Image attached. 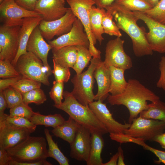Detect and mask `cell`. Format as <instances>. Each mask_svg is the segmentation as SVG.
I'll list each match as a JSON object with an SVG mask.
<instances>
[{
    "label": "cell",
    "instance_id": "obj_1",
    "mask_svg": "<svg viewBox=\"0 0 165 165\" xmlns=\"http://www.w3.org/2000/svg\"><path fill=\"white\" fill-rule=\"evenodd\" d=\"M112 15L120 29L125 32L130 38L134 53L137 57L152 55L153 51L146 39L144 28L137 24L138 20L133 11L114 2L105 8Z\"/></svg>",
    "mask_w": 165,
    "mask_h": 165
},
{
    "label": "cell",
    "instance_id": "obj_2",
    "mask_svg": "<svg viewBox=\"0 0 165 165\" xmlns=\"http://www.w3.org/2000/svg\"><path fill=\"white\" fill-rule=\"evenodd\" d=\"M127 82L123 93L114 96L109 94L107 99L111 105H123L128 109L130 114L128 123L131 124L142 111L148 108L147 101L155 102L160 99L138 80L129 79Z\"/></svg>",
    "mask_w": 165,
    "mask_h": 165
},
{
    "label": "cell",
    "instance_id": "obj_3",
    "mask_svg": "<svg viewBox=\"0 0 165 165\" xmlns=\"http://www.w3.org/2000/svg\"><path fill=\"white\" fill-rule=\"evenodd\" d=\"M63 97L64 101L56 108L65 112L91 133L97 132L102 135L108 133L105 127L99 120L89 105L81 104L71 92L64 91Z\"/></svg>",
    "mask_w": 165,
    "mask_h": 165
},
{
    "label": "cell",
    "instance_id": "obj_4",
    "mask_svg": "<svg viewBox=\"0 0 165 165\" xmlns=\"http://www.w3.org/2000/svg\"><path fill=\"white\" fill-rule=\"evenodd\" d=\"M46 141L43 137L29 136L7 150L12 160L24 163L38 162L49 157Z\"/></svg>",
    "mask_w": 165,
    "mask_h": 165
},
{
    "label": "cell",
    "instance_id": "obj_5",
    "mask_svg": "<svg viewBox=\"0 0 165 165\" xmlns=\"http://www.w3.org/2000/svg\"><path fill=\"white\" fill-rule=\"evenodd\" d=\"M99 58L93 57L87 69L79 74H76L71 80L73 88L71 92L82 105H89L94 100V73Z\"/></svg>",
    "mask_w": 165,
    "mask_h": 165
},
{
    "label": "cell",
    "instance_id": "obj_6",
    "mask_svg": "<svg viewBox=\"0 0 165 165\" xmlns=\"http://www.w3.org/2000/svg\"><path fill=\"white\" fill-rule=\"evenodd\" d=\"M15 68L23 77L50 86L49 78L52 73L47 70L42 61L32 53L27 52L20 56Z\"/></svg>",
    "mask_w": 165,
    "mask_h": 165
},
{
    "label": "cell",
    "instance_id": "obj_7",
    "mask_svg": "<svg viewBox=\"0 0 165 165\" xmlns=\"http://www.w3.org/2000/svg\"><path fill=\"white\" fill-rule=\"evenodd\" d=\"M165 130V121L147 119L140 116L134 119L124 134L144 141H153L155 137Z\"/></svg>",
    "mask_w": 165,
    "mask_h": 165
},
{
    "label": "cell",
    "instance_id": "obj_8",
    "mask_svg": "<svg viewBox=\"0 0 165 165\" xmlns=\"http://www.w3.org/2000/svg\"><path fill=\"white\" fill-rule=\"evenodd\" d=\"M133 12L138 19L143 21L147 26L149 31L145 32V36L153 51L165 53V24L156 21L144 13Z\"/></svg>",
    "mask_w": 165,
    "mask_h": 165
},
{
    "label": "cell",
    "instance_id": "obj_9",
    "mask_svg": "<svg viewBox=\"0 0 165 165\" xmlns=\"http://www.w3.org/2000/svg\"><path fill=\"white\" fill-rule=\"evenodd\" d=\"M74 15L81 22L89 40V50L93 57L101 58L100 50L95 46L96 43L94 40L90 30L89 14L95 2L93 0H66Z\"/></svg>",
    "mask_w": 165,
    "mask_h": 165
},
{
    "label": "cell",
    "instance_id": "obj_10",
    "mask_svg": "<svg viewBox=\"0 0 165 165\" xmlns=\"http://www.w3.org/2000/svg\"><path fill=\"white\" fill-rule=\"evenodd\" d=\"M0 4V21L5 25L21 26L25 18L42 16L19 6L15 0H4Z\"/></svg>",
    "mask_w": 165,
    "mask_h": 165
},
{
    "label": "cell",
    "instance_id": "obj_11",
    "mask_svg": "<svg viewBox=\"0 0 165 165\" xmlns=\"http://www.w3.org/2000/svg\"><path fill=\"white\" fill-rule=\"evenodd\" d=\"M125 41L120 37L108 41L106 44L105 58L104 62L109 67L113 66L122 68L125 71L133 66L131 57L125 52L123 45Z\"/></svg>",
    "mask_w": 165,
    "mask_h": 165
},
{
    "label": "cell",
    "instance_id": "obj_12",
    "mask_svg": "<svg viewBox=\"0 0 165 165\" xmlns=\"http://www.w3.org/2000/svg\"><path fill=\"white\" fill-rule=\"evenodd\" d=\"M77 18L69 8L66 14L61 18L50 21L43 19L38 27L44 38L50 41L55 36L59 37L68 32Z\"/></svg>",
    "mask_w": 165,
    "mask_h": 165
},
{
    "label": "cell",
    "instance_id": "obj_13",
    "mask_svg": "<svg viewBox=\"0 0 165 165\" xmlns=\"http://www.w3.org/2000/svg\"><path fill=\"white\" fill-rule=\"evenodd\" d=\"M20 26L0 27V60H8L11 62L17 54L19 45Z\"/></svg>",
    "mask_w": 165,
    "mask_h": 165
},
{
    "label": "cell",
    "instance_id": "obj_14",
    "mask_svg": "<svg viewBox=\"0 0 165 165\" xmlns=\"http://www.w3.org/2000/svg\"><path fill=\"white\" fill-rule=\"evenodd\" d=\"M48 43L52 48H58L71 46L83 45L89 48L90 41L84 27L77 18L74 22L71 30L68 33L58 37Z\"/></svg>",
    "mask_w": 165,
    "mask_h": 165
},
{
    "label": "cell",
    "instance_id": "obj_15",
    "mask_svg": "<svg viewBox=\"0 0 165 165\" xmlns=\"http://www.w3.org/2000/svg\"><path fill=\"white\" fill-rule=\"evenodd\" d=\"M31 133L28 130L10 124L5 119L0 121V148L6 150L12 148Z\"/></svg>",
    "mask_w": 165,
    "mask_h": 165
},
{
    "label": "cell",
    "instance_id": "obj_16",
    "mask_svg": "<svg viewBox=\"0 0 165 165\" xmlns=\"http://www.w3.org/2000/svg\"><path fill=\"white\" fill-rule=\"evenodd\" d=\"M89 106L99 120L105 127L109 133H124L131 124H122L116 121L107 108L106 104L98 100L93 101Z\"/></svg>",
    "mask_w": 165,
    "mask_h": 165
},
{
    "label": "cell",
    "instance_id": "obj_17",
    "mask_svg": "<svg viewBox=\"0 0 165 165\" xmlns=\"http://www.w3.org/2000/svg\"><path fill=\"white\" fill-rule=\"evenodd\" d=\"M91 142V132L80 125L73 141L70 144V157L78 161L86 162L88 158Z\"/></svg>",
    "mask_w": 165,
    "mask_h": 165
},
{
    "label": "cell",
    "instance_id": "obj_18",
    "mask_svg": "<svg viewBox=\"0 0 165 165\" xmlns=\"http://www.w3.org/2000/svg\"><path fill=\"white\" fill-rule=\"evenodd\" d=\"M52 48L45 40L38 26L33 30L29 38L27 51L32 53L39 58L47 70L51 73L52 70L48 63V56L49 51Z\"/></svg>",
    "mask_w": 165,
    "mask_h": 165
},
{
    "label": "cell",
    "instance_id": "obj_19",
    "mask_svg": "<svg viewBox=\"0 0 165 165\" xmlns=\"http://www.w3.org/2000/svg\"><path fill=\"white\" fill-rule=\"evenodd\" d=\"M66 0H38L34 11L44 20L50 21L63 16L69 8L65 7Z\"/></svg>",
    "mask_w": 165,
    "mask_h": 165
},
{
    "label": "cell",
    "instance_id": "obj_20",
    "mask_svg": "<svg viewBox=\"0 0 165 165\" xmlns=\"http://www.w3.org/2000/svg\"><path fill=\"white\" fill-rule=\"evenodd\" d=\"M94 76L98 86L97 92L95 95L94 100H100L103 102L109 95L110 73L109 67L105 65L101 58L98 60Z\"/></svg>",
    "mask_w": 165,
    "mask_h": 165
},
{
    "label": "cell",
    "instance_id": "obj_21",
    "mask_svg": "<svg viewBox=\"0 0 165 165\" xmlns=\"http://www.w3.org/2000/svg\"><path fill=\"white\" fill-rule=\"evenodd\" d=\"M43 19L42 16L24 18L19 32V45L18 51L15 58L11 62L15 67L20 57L27 52L26 49L27 44L32 32Z\"/></svg>",
    "mask_w": 165,
    "mask_h": 165
},
{
    "label": "cell",
    "instance_id": "obj_22",
    "mask_svg": "<svg viewBox=\"0 0 165 165\" xmlns=\"http://www.w3.org/2000/svg\"><path fill=\"white\" fill-rule=\"evenodd\" d=\"M53 60L65 67L73 68L77 57L76 46H65L52 49Z\"/></svg>",
    "mask_w": 165,
    "mask_h": 165
},
{
    "label": "cell",
    "instance_id": "obj_23",
    "mask_svg": "<svg viewBox=\"0 0 165 165\" xmlns=\"http://www.w3.org/2000/svg\"><path fill=\"white\" fill-rule=\"evenodd\" d=\"M105 9L96 7L94 6L89 14L90 27L93 38L96 42L97 41L100 44L104 40L102 35L105 33L102 19Z\"/></svg>",
    "mask_w": 165,
    "mask_h": 165
},
{
    "label": "cell",
    "instance_id": "obj_24",
    "mask_svg": "<svg viewBox=\"0 0 165 165\" xmlns=\"http://www.w3.org/2000/svg\"><path fill=\"white\" fill-rule=\"evenodd\" d=\"M102 135L97 132L91 133V142L87 160V165H102L101 153L104 145Z\"/></svg>",
    "mask_w": 165,
    "mask_h": 165
},
{
    "label": "cell",
    "instance_id": "obj_25",
    "mask_svg": "<svg viewBox=\"0 0 165 165\" xmlns=\"http://www.w3.org/2000/svg\"><path fill=\"white\" fill-rule=\"evenodd\" d=\"M80 125L69 116L67 120L53 128L51 132L55 136L61 138L70 144L73 141Z\"/></svg>",
    "mask_w": 165,
    "mask_h": 165
},
{
    "label": "cell",
    "instance_id": "obj_26",
    "mask_svg": "<svg viewBox=\"0 0 165 165\" xmlns=\"http://www.w3.org/2000/svg\"><path fill=\"white\" fill-rule=\"evenodd\" d=\"M110 73V84L109 92L112 95L123 93L127 85L124 77V69L113 66L109 67Z\"/></svg>",
    "mask_w": 165,
    "mask_h": 165
},
{
    "label": "cell",
    "instance_id": "obj_27",
    "mask_svg": "<svg viewBox=\"0 0 165 165\" xmlns=\"http://www.w3.org/2000/svg\"><path fill=\"white\" fill-rule=\"evenodd\" d=\"M30 120L35 125H43L46 127H51L53 128L61 125L65 120L59 114L44 115L39 112H35Z\"/></svg>",
    "mask_w": 165,
    "mask_h": 165
},
{
    "label": "cell",
    "instance_id": "obj_28",
    "mask_svg": "<svg viewBox=\"0 0 165 165\" xmlns=\"http://www.w3.org/2000/svg\"><path fill=\"white\" fill-rule=\"evenodd\" d=\"M139 116L145 119L165 121V103L160 100L148 104V108L142 111Z\"/></svg>",
    "mask_w": 165,
    "mask_h": 165
},
{
    "label": "cell",
    "instance_id": "obj_29",
    "mask_svg": "<svg viewBox=\"0 0 165 165\" xmlns=\"http://www.w3.org/2000/svg\"><path fill=\"white\" fill-rule=\"evenodd\" d=\"M44 133L48 146V153L49 157L56 160L60 165H69V160L59 148L57 143L53 139L49 130L47 128L44 130Z\"/></svg>",
    "mask_w": 165,
    "mask_h": 165
},
{
    "label": "cell",
    "instance_id": "obj_30",
    "mask_svg": "<svg viewBox=\"0 0 165 165\" xmlns=\"http://www.w3.org/2000/svg\"><path fill=\"white\" fill-rule=\"evenodd\" d=\"M77 57L73 69L79 74L81 73L92 59V55L89 49L83 45L77 46Z\"/></svg>",
    "mask_w": 165,
    "mask_h": 165
},
{
    "label": "cell",
    "instance_id": "obj_31",
    "mask_svg": "<svg viewBox=\"0 0 165 165\" xmlns=\"http://www.w3.org/2000/svg\"><path fill=\"white\" fill-rule=\"evenodd\" d=\"M113 16L109 11L104 10L102 19V24L104 33L110 36L120 37L122 34L117 24L113 21Z\"/></svg>",
    "mask_w": 165,
    "mask_h": 165
},
{
    "label": "cell",
    "instance_id": "obj_32",
    "mask_svg": "<svg viewBox=\"0 0 165 165\" xmlns=\"http://www.w3.org/2000/svg\"><path fill=\"white\" fill-rule=\"evenodd\" d=\"M114 2L132 11L144 13L152 8L145 0H115Z\"/></svg>",
    "mask_w": 165,
    "mask_h": 165
},
{
    "label": "cell",
    "instance_id": "obj_33",
    "mask_svg": "<svg viewBox=\"0 0 165 165\" xmlns=\"http://www.w3.org/2000/svg\"><path fill=\"white\" fill-rule=\"evenodd\" d=\"M22 94L23 101L28 105L31 103L41 105L47 100L45 94L40 88L32 90Z\"/></svg>",
    "mask_w": 165,
    "mask_h": 165
},
{
    "label": "cell",
    "instance_id": "obj_34",
    "mask_svg": "<svg viewBox=\"0 0 165 165\" xmlns=\"http://www.w3.org/2000/svg\"><path fill=\"white\" fill-rule=\"evenodd\" d=\"M6 101L7 108H11L23 102L22 94L12 86H10L2 91Z\"/></svg>",
    "mask_w": 165,
    "mask_h": 165
},
{
    "label": "cell",
    "instance_id": "obj_35",
    "mask_svg": "<svg viewBox=\"0 0 165 165\" xmlns=\"http://www.w3.org/2000/svg\"><path fill=\"white\" fill-rule=\"evenodd\" d=\"M35 113L28 104L23 101L10 108L9 116L23 117L30 120Z\"/></svg>",
    "mask_w": 165,
    "mask_h": 165
},
{
    "label": "cell",
    "instance_id": "obj_36",
    "mask_svg": "<svg viewBox=\"0 0 165 165\" xmlns=\"http://www.w3.org/2000/svg\"><path fill=\"white\" fill-rule=\"evenodd\" d=\"M144 13L156 21L165 24V0H160L155 6Z\"/></svg>",
    "mask_w": 165,
    "mask_h": 165
},
{
    "label": "cell",
    "instance_id": "obj_37",
    "mask_svg": "<svg viewBox=\"0 0 165 165\" xmlns=\"http://www.w3.org/2000/svg\"><path fill=\"white\" fill-rule=\"evenodd\" d=\"M41 83L28 78H22L12 86L19 91L22 94L32 90L41 87Z\"/></svg>",
    "mask_w": 165,
    "mask_h": 165
},
{
    "label": "cell",
    "instance_id": "obj_38",
    "mask_svg": "<svg viewBox=\"0 0 165 165\" xmlns=\"http://www.w3.org/2000/svg\"><path fill=\"white\" fill-rule=\"evenodd\" d=\"M64 82H58L55 80L49 93V96L54 103V106L56 107L62 103L63 98Z\"/></svg>",
    "mask_w": 165,
    "mask_h": 165
},
{
    "label": "cell",
    "instance_id": "obj_39",
    "mask_svg": "<svg viewBox=\"0 0 165 165\" xmlns=\"http://www.w3.org/2000/svg\"><path fill=\"white\" fill-rule=\"evenodd\" d=\"M15 67L8 60H0V78L6 79L20 75Z\"/></svg>",
    "mask_w": 165,
    "mask_h": 165
},
{
    "label": "cell",
    "instance_id": "obj_40",
    "mask_svg": "<svg viewBox=\"0 0 165 165\" xmlns=\"http://www.w3.org/2000/svg\"><path fill=\"white\" fill-rule=\"evenodd\" d=\"M8 123L18 127L28 130L31 133L36 130L37 126L31 121L25 118L20 117H12L8 115L5 119Z\"/></svg>",
    "mask_w": 165,
    "mask_h": 165
},
{
    "label": "cell",
    "instance_id": "obj_41",
    "mask_svg": "<svg viewBox=\"0 0 165 165\" xmlns=\"http://www.w3.org/2000/svg\"><path fill=\"white\" fill-rule=\"evenodd\" d=\"M53 74L55 80L58 82H67L71 76L70 68L62 66L53 60Z\"/></svg>",
    "mask_w": 165,
    "mask_h": 165
},
{
    "label": "cell",
    "instance_id": "obj_42",
    "mask_svg": "<svg viewBox=\"0 0 165 165\" xmlns=\"http://www.w3.org/2000/svg\"><path fill=\"white\" fill-rule=\"evenodd\" d=\"M144 149L149 151L154 154L158 159V160H154L155 163L160 164L161 163L165 164V151L159 150L148 145L144 142L141 144Z\"/></svg>",
    "mask_w": 165,
    "mask_h": 165
},
{
    "label": "cell",
    "instance_id": "obj_43",
    "mask_svg": "<svg viewBox=\"0 0 165 165\" xmlns=\"http://www.w3.org/2000/svg\"><path fill=\"white\" fill-rule=\"evenodd\" d=\"M159 69L160 72L159 78L156 86L165 91V56L162 57L159 63Z\"/></svg>",
    "mask_w": 165,
    "mask_h": 165
},
{
    "label": "cell",
    "instance_id": "obj_44",
    "mask_svg": "<svg viewBox=\"0 0 165 165\" xmlns=\"http://www.w3.org/2000/svg\"><path fill=\"white\" fill-rule=\"evenodd\" d=\"M21 75L14 77L0 79V91L11 86L22 78Z\"/></svg>",
    "mask_w": 165,
    "mask_h": 165
},
{
    "label": "cell",
    "instance_id": "obj_45",
    "mask_svg": "<svg viewBox=\"0 0 165 165\" xmlns=\"http://www.w3.org/2000/svg\"><path fill=\"white\" fill-rule=\"evenodd\" d=\"M38 0H15L19 6L30 11H34Z\"/></svg>",
    "mask_w": 165,
    "mask_h": 165
},
{
    "label": "cell",
    "instance_id": "obj_46",
    "mask_svg": "<svg viewBox=\"0 0 165 165\" xmlns=\"http://www.w3.org/2000/svg\"><path fill=\"white\" fill-rule=\"evenodd\" d=\"M11 160L7 151L0 148V165H9Z\"/></svg>",
    "mask_w": 165,
    "mask_h": 165
},
{
    "label": "cell",
    "instance_id": "obj_47",
    "mask_svg": "<svg viewBox=\"0 0 165 165\" xmlns=\"http://www.w3.org/2000/svg\"><path fill=\"white\" fill-rule=\"evenodd\" d=\"M52 164L46 160L38 162L30 163H24L17 162L11 160L9 165H52Z\"/></svg>",
    "mask_w": 165,
    "mask_h": 165
},
{
    "label": "cell",
    "instance_id": "obj_48",
    "mask_svg": "<svg viewBox=\"0 0 165 165\" xmlns=\"http://www.w3.org/2000/svg\"><path fill=\"white\" fill-rule=\"evenodd\" d=\"M97 7L104 8L113 2L115 0H93Z\"/></svg>",
    "mask_w": 165,
    "mask_h": 165
},
{
    "label": "cell",
    "instance_id": "obj_49",
    "mask_svg": "<svg viewBox=\"0 0 165 165\" xmlns=\"http://www.w3.org/2000/svg\"><path fill=\"white\" fill-rule=\"evenodd\" d=\"M7 108V105L2 91H0V116L5 114L4 111Z\"/></svg>",
    "mask_w": 165,
    "mask_h": 165
},
{
    "label": "cell",
    "instance_id": "obj_50",
    "mask_svg": "<svg viewBox=\"0 0 165 165\" xmlns=\"http://www.w3.org/2000/svg\"><path fill=\"white\" fill-rule=\"evenodd\" d=\"M153 141L158 143L161 147L165 149V133H162L156 136Z\"/></svg>",
    "mask_w": 165,
    "mask_h": 165
},
{
    "label": "cell",
    "instance_id": "obj_51",
    "mask_svg": "<svg viewBox=\"0 0 165 165\" xmlns=\"http://www.w3.org/2000/svg\"><path fill=\"white\" fill-rule=\"evenodd\" d=\"M118 157L117 165H125V163L124 162L123 152L122 148L120 146H119L118 148Z\"/></svg>",
    "mask_w": 165,
    "mask_h": 165
},
{
    "label": "cell",
    "instance_id": "obj_52",
    "mask_svg": "<svg viewBox=\"0 0 165 165\" xmlns=\"http://www.w3.org/2000/svg\"><path fill=\"white\" fill-rule=\"evenodd\" d=\"M118 154V152L114 154L108 162L103 163L102 165H117Z\"/></svg>",
    "mask_w": 165,
    "mask_h": 165
},
{
    "label": "cell",
    "instance_id": "obj_53",
    "mask_svg": "<svg viewBox=\"0 0 165 165\" xmlns=\"http://www.w3.org/2000/svg\"><path fill=\"white\" fill-rule=\"evenodd\" d=\"M152 7L155 6L160 0H145Z\"/></svg>",
    "mask_w": 165,
    "mask_h": 165
},
{
    "label": "cell",
    "instance_id": "obj_54",
    "mask_svg": "<svg viewBox=\"0 0 165 165\" xmlns=\"http://www.w3.org/2000/svg\"><path fill=\"white\" fill-rule=\"evenodd\" d=\"M4 0H0V3H2Z\"/></svg>",
    "mask_w": 165,
    "mask_h": 165
}]
</instances>
